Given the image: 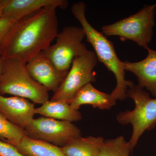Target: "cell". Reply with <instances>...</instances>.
Wrapping results in <instances>:
<instances>
[{
    "label": "cell",
    "mask_w": 156,
    "mask_h": 156,
    "mask_svg": "<svg viewBox=\"0 0 156 156\" xmlns=\"http://www.w3.org/2000/svg\"><path fill=\"white\" fill-rule=\"evenodd\" d=\"M15 147L26 156H66L61 147L27 136Z\"/></svg>",
    "instance_id": "2e32d148"
},
{
    "label": "cell",
    "mask_w": 156,
    "mask_h": 156,
    "mask_svg": "<svg viewBox=\"0 0 156 156\" xmlns=\"http://www.w3.org/2000/svg\"><path fill=\"white\" fill-rule=\"evenodd\" d=\"M85 37L82 27H65L57 35L56 43L43 52L58 70L68 71L74 58L88 51L83 43Z\"/></svg>",
    "instance_id": "8992f818"
},
{
    "label": "cell",
    "mask_w": 156,
    "mask_h": 156,
    "mask_svg": "<svg viewBox=\"0 0 156 156\" xmlns=\"http://www.w3.org/2000/svg\"><path fill=\"white\" fill-rule=\"evenodd\" d=\"M127 95L134 101V108L121 112L116 119L121 125L132 126L129 142L133 149L144 133L156 126V98H151L144 89L133 83L128 87Z\"/></svg>",
    "instance_id": "277c9868"
},
{
    "label": "cell",
    "mask_w": 156,
    "mask_h": 156,
    "mask_svg": "<svg viewBox=\"0 0 156 156\" xmlns=\"http://www.w3.org/2000/svg\"><path fill=\"white\" fill-rule=\"evenodd\" d=\"M34 104L23 98L0 95V112L9 122L25 129L34 119Z\"/></svg>",
    "instance_id": "30bf717a"
},
{
    "label": "cell",
    "mask_w": 156,
    "mask_h": 156,
    "mask_svg": "<svg viewBox=\"0 0 156 156\" xmlns=\"http://www.w3.org/2000/svg\"><path fill=\"white\" fill-rule=\"evenodd\" d=\"M147 56L136 62L124 61L126 71L137 78L138 86L145 89L156 98V51L149 48Z\"/></svg>",
    "instance_id": "7c38bea8"
},
{
    "label": "cell",
    "mask_w": 156,
    "mask_h": 156,
    "mask_svg": "<svg viewBox=\"0 0 156 156\" xmlns=\"http://www.w3.org/2000/svg\"><path fill=\"white\" fill-rule=\"evenodd\" d=\"M26 66L31 77L48 92H55L69 71L58 70L43 52L27 62Z\"/></svg>",
    "instance_id": "9c48e42d"
},
{
    "label": "cell",
    "mask_w": 156,
    "mask_h": 156,
    "mask_svg": "<svg viewBox=\"0 0 156 156\" xmlns=\"http://www.w3.org/2000/svg\"><path fill=\"white\" fill-rule=\"evenodd\" d=\"M35 114L55 119L73 122L82 119L80 112L73 108L69 103L62 101L48 100L35 110Z\"/></svg>",
    "instance_id": "5bb4252c"
},
{
    "label": "cell",
    "mask_w": 156,
    "mask_h": 156,
    "mask_svg": "<svg viewBox=\"0 0 156 156\" xmlns=\"http://www.w3.org/2000/svg\"><path fill=\"white\" fill-rule=\"evenodd\" d=\"M2 16V2L0 0V17Z\"/></svg>",
    "instance_id": "7402d4cb"
},
{
    "label": "cell",
    "mask_w": 156,
    "mask_h": 156,
    "mask_svg": "<svg viewBox=\"0 0 156 156\" xmlns=\"http://www.w3.org/2000/svg\"><path fill=\"white\" fill-rule=\"evenodd\" d=\"M156 5H144L136 14L112 24L103 26L101 33L107 36H118L130 40L147 49L153 35L155 25Z\"/></svg>",
    "instance_id": "5b68a950"
},
{
    "label": "cell",
    "mask_w": 156,
    "mask_h": 156,
    "mask_svg": "<svg viewBox=\"0 0 156 156\" xmlns=\"http://www.w3.org/2000/svg\"><path fill=\"white\" fill-rule=\"evenodd\" d=\"M0 156H26L16 147L0 140Z\"/></svg>",
    "instance_id": "ffe728a7"
},
{
    "label": "cell",
    "mask_w": 156,
    "mask_h": 156,
    "mask_svg": "<svg viewBox=\"0 0 156 156\" xmlns=\"http://www.w3.org/2000/svg\"><path fill=\"white\" fill-rule=\"evenodd\" d=\"M98 62L95 52L89 50L74 58L67 75L51 98L53 101L69 103L76 92L89 83L96 81L94 69Z\"/></svg>",
    "instance_id": "52a82bcc"
},
{
    "label": "cell",
    "mask_w": 156,
    "mask_h": 156,
    "mask_svg": "<svg viewBox=\"0 0 156 156\" xmlns=\"http://www.w3.org/2000/svg\"><path fill=\"white\" fill-rule=\"evenodd\" d=\"M2 16L11 17L17 21L50 6L65 9L68 6L66 0H2Z\"/></svg>",
    "instance_id": "8fae6325"
},
{
    "label": "cell",
    "mask_w": 156,
    "mask_h": 156,
    "mask_svg": "<svg viewBox=\"0 0 156 156\" xmlns=\"http://www.w3.org/2000/svg\"><path fill=\"white\" fill-rule=\"evenodd\" d=\"M27 136L24 129L9 122L0 112V140L16 146Z\"/></svg>",
    "instance_id": "e0dca14e"
},
{
    "label": "cell",
    "mask_w": 156,
    "mask_h": 156,
    "mask_svg": "<svg viewBox=\"0 0 156 156\" xmlns=\"http://www.w3.org/2000/svg\"><path fill=\"white\" fill-rule=\"evenodd\" d=\"M86 8L84 2L74 3L72 6V13L80 23L87 42L93 47L98 61L103 63L114 75L116 86L111 95L116 101L125 100L127 98L128 87L133 82L126 80L124 61H121L117 56L113 44L88 22L85 14Z\"/></svg>",
    "instance_id": "7a4b0ae2"
},
{
    "label": "cell",
    "mask_w": 156,
    "mask_h": 156,
    "mask_svg": "<svg viewBox=\"0 0 156 156\" xmlns=\"http://www.w3.org/2000/svg\"><path fill=\"white\" fill-rule=\"evenodd\" d=\"M116 101L110 94L98 90L91 83H89L76 92L69 104L76 110L82 105H90L94 108L104 110L110 109L115 105Z\"/></svg>",
    "instance_id": "4fadbf2b"
},
{
    "label": "cell",
    "mask_w": 156,
    "mask_h": 156,
    "mask_svg": "<svg viewBox=\"0 0 156 156\" xmlns=\"http://www.w3.org/2000/svg\"><path fill=\"white\" fill-rule=\"evenodd\" d=\"M0 95L23 98L41 105L49 100V98L48 90L31 77L26 64L12 58L4 59Z\"/></svg>",
    "instance_id": "3957f363"
},
{
    "label": "cell",
    "mask_w": 156,
    "mask_h": 156,
    "mask_svg": "<svg viewBox=\"0 0 156 156\" xmlns=\"http://www.w3.org/2000/svg\"><path fill=\"white\" fill-rule=\"evenodd\" d=\"M24 130L29 137L60 147L81 136L80 129L72 122L45 117L34 119Z\"/></svg>",
    "instance_id": "ba28073f"
},
{
    "label": "cell",
    "mask_w": 156,
    "mask_h": 156,
    "mask_svg": "<svg viewBox=\"0 0 156 156\" xmlns=\"http://www.w3.org/2000/svg\"><path fill=\"white\" fill-rule=\"evenodd\" d=\"M57 8L48 6L17 21L6 40L3 59H17L27 64L47 50L58 33Z\"/></svg>",
    "instance_id": "6da1fadb"
},
{
    "label": "cell",
    "mask_w": 156,
    "mask_h": 156,
    "mask_svg": "<svg viewBox=\"0 0 156 156\" xmlns=\"http://www.w3.org/2000/svg\"><path fill=\"white\" fill-rule=\"evenodd\" d=\"M3 63H4V59L2 56H0V78L2 72Z\"/></svg>",
    "instance_id": "44dd1931"
},
{
    "label": "cell",
    "mask_w": 156,
    "mask_h": 156,
    "mask_svg": "<svg viewBox=\"0 0 156 156\" xmlns=\"http://www.w3.org/2000/svg\"><path fill=\"white\" fill-rule=\"evenodd\" d=\"M17 20L11 17H0V56H2L3 49L7 38Z\"/></svg>",
    "instance_id": "d6986e66"
},
{
    "label": "cell",
    "mask_w": 156,
    "mask_h": 156,
    "mask_svg": "<svg viewBox=\"0 0 156 156\" xmlns=\"http://www.w3.org/2000/svg\"><path fill=\"white\" fill-rule=\"evenodd\" d=\"M130 143L123 136L104 140L99 150V156H129L132 150Z\"/></svg>",
    "instance_id": "ac0fdd59"
},
{
    "label": "cell",
    "mask_w": 156,
    "mask_h": 156,
    "mask_svg": "<svg viewBox=\"0 0 156 156\" xmlns=\"http://www.w3.org/2000/svg\"><path fill=\"white\" fill-rule=\"evenodd\" d=\"M104 140L101 136H80L61 148L66 156H99L100 148Z\"/></svg>",
    "instance_id": "9a60e30c"
},
{
    "label": "cell",
    "mask_w": 156,
    "mask_h": 156,
    "mask_svg": "<svg viewBox=\"0 0 156 156\" xmlns=\"http://www.w3.org/2000/svg\"><path fill=\"white\" fill-rule=\"evenodd\" d=\"M155 5H156V4H155Z\"/></svg>",
    "instance_id": "603a6c76"
}]
</instances>
